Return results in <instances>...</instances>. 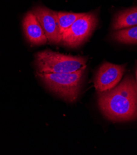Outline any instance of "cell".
Here are the masks:
<instances>
[{
	"label": "cell",
	"mask_w": 137,
	"mask_h": 155,
	"mask_svg": "<svg viewBox=\"0 0 137 155\" xmlns=\"http://www.w3.org/2000/svg\"><path fill=\"white\" fill-rule=\"evenodd\" d=\"M135 25H137V7L117 14L114 18L112 28L114 30H119Z\"/></svg>",
	"instance_id": "8"
},
{
	"label": "cell",
	"mask_w": 137,
	"mask_h": 155,
	"mask_svg": "<svg viewBox=\"0 0 137 155\" xmlns=\"http://www.w3.org/2000/svg\"><path fill=\"white\" fill-rule=\"evenodd\" d=\"M136 84H137V68L136 69Z\"/></svg>",
	"instance_id": "11"
},
{
	"label": "cell",
	"mask_w": 137,
	"mask_h": 155,
	"mask_svg": "<svg viewBox=\"0 0 137 155\" xmlns=\"http://www.w3.org/2000/svg\"><path fill=\"white\" fill-rule=\"evenodd\" d=\"M86 59L80 56L60 54L44 50L35 56V64L39 73H67L85 69Z\"/></svg>",
	"instance_id": "3"
},
{
	"label": "cell",
	"mask_w": 137,
	"mask_h": 155,
	"mask_svg": "<svg viewBox=\"0 0 137 155\" xmlns=\"http://www.w3.org/2000/svg\"><path fill=\"white\" fill-rule=\"evenodd\" d=\"M32 11L43 28L48 41L54 45L61 42L62 35L60 32L57 12L43 6H37Z\"/></svg>",
	"instance_id": "6"
},
{
	"label": "cell",
	"mask_w": 137,
	"mask_h": 155,
	"mask_svg": "<svg viewBox=\"0 0 137 155\" xmlns=\"http://www.w3.org/2000/svg\"><path fill=\"white\" fill-rule=\"evenodd\" d=\"M98 106L103 115L114 122L137 118V84L132 76H126L113 88L100 92Z\"/></svg>",
	"instance_id": "1"
},
{
	"label": "cell",
	"mask_w": 137,
	"mask_h": 155,
	"mask_svg": "<svg viewBox=\"0 0 137 155\" xmlns=\"http://www.w3.org/2000/svg\"><path fill=\"white\" fill-rule=\"evenodd\" d=\"M85 69L67 73H39L41 81L59 97L68 102L77 99L82 87Z\"/></svg>",
	"instance_id": "2"
},
{
	"label": "cell",
	"mask_w": 137,
	"mask_h": 155,
	"mask_svg": "<svg viewBox=\"0 0 137 155\" xmlns=\"http://www.w3.org/2000/svg\"><path fill=\"white\" fill-rule=\"evenodd\" d=\"M23 28L27 40L32 45L47 43V38L33 11L27 12L23 20Z\"/></svg>",
	"instance_id": "7"
},
{
	"label": "cell",
	"mask_w": 137,
	"mask_h": 155,
	"mask_svg": "<svg viewBox=\"0 0 137 155\" xmlns=\"http://www.w3.org/2000/svg\"><path fill=\"white\" fill-rule=\"evenodd\" d=\"M97 23V16L94 13H85L63 33L60 43L67 47H77L88 38Z\"/></svg>",
	"instance_id": "4"
},
{
	"label": "cell",
	"mask_w": 137,
	"mask_h": 155,
	"mask_svg": "<svg viewBox=\"0 0 137 155\" xmlns=\"http://www.w3.org/2000/svg\"><path fill=\"white\" fill-rule=\"evenodd\" d=\"M113 38L121 43H137V25L116 31L113 34Z\"/></svg>",
	"instance_id": "9"
},
{
	"label": "cell",
	"mask_w": 137,
	"mask_h": 155,
	"mask_svg": "<svg viewBox=\"0 0 137 155\" xmlns=\"http://www.w3.org/2000/svg\"><path fill=\"white\" fill-rule=\"evenodd\" d=\"M85 13H72L66 12H57V21L61 35L63 33Z\"/></svg>",
	"instance_id": "10"
},
{
	"label": "cell",
	"mask_w": 137,
	"mask_h": 155,
	"mask_svg": "<svg viewBox=\"0 0 137 155\" xmlns=\"http://www.w3.org/2000/svg\"><path fill=\"white\" fill-rule=\"evenodd\" d=\"M125 65L104 63L99 68L94 80V86L98 92H103L115 87L122 78Z\"/></svg>",
	"instance_id": "5"
}]
</instances>
